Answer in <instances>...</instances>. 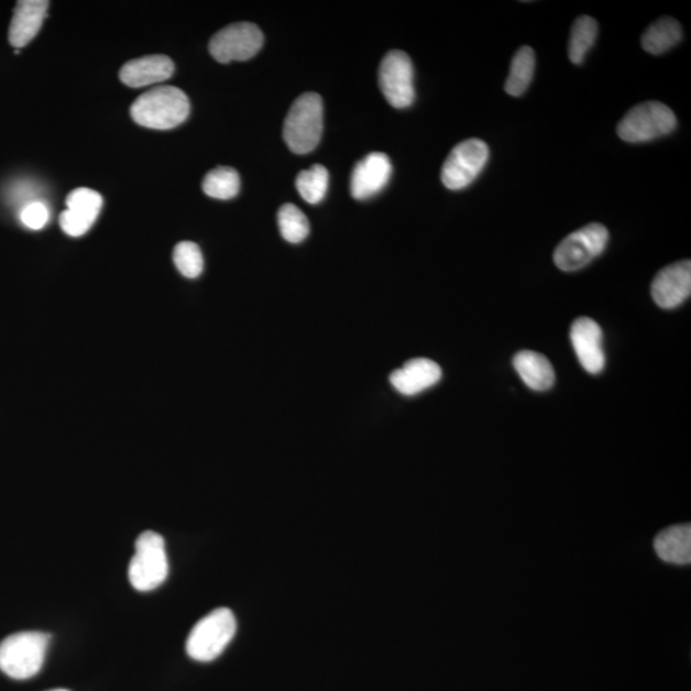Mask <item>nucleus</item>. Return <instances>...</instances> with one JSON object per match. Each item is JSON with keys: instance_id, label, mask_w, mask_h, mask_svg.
Segmentation results:
<instances>
[{"instance_id": "nucleus-9", "label": "nucleus", "mask_w": 691, "mask_h": 691, "mask_svg": "<svg viewBox=\"0 0 691 691\" xmlns=\"http://www.w3.org/2000/svg\"><path fill=\"white\" fill-rule=\"evenodd\" d=\"M264 36L254 23L240 22L217 33L209 43V52L218 62L248 61L262 50Z\"/></svg>"}, {"instance_id": "nucleus-5", "label": "nucleus", "mask_w": 691, "mask_h": 691, "mask_svg": "<svg viewBox=\"0 0 691 691\" xmlns=\"http://www.w3.org/2000/svg\"><path fill=\"white\" fill-rule=\"evenodd\" d=\"M166 541L161 534L147 530L136 540L135 555L129 567V579L139 592H152L168 578Z\"/></svg>"}, {"instance_id": "nucleus-17", "label": "nucleus", "mask_w": 691, "mask_h": 691, "mask_svg": "<svg viewBox=\"0 0 691 691\" xmlns=\"http://www.w3.org/2000/svg\"><path fill=\"white\" fill-rule=\"evenodd\" d=\"M50 2L45 0H21L14 8L10 28V42L14 48H23L42 29Z\"/></svg>"}, {"instance_id": "nucleus-3", "label": "nucleus", "mask_w": 691, "mask_h": 691, "mask_svg": "<svg viewBox=\"0 0 691 691\" xmlns=\"http://www.w3.org/2000/svg\"><path fill=\"white\" fill-rule=\"evenodd\" d=\"M323 100L316 92H306L295 100L287 114L284 138L290 152L308 154L319 144L323 133Z\"/></svg>"}, {"instance_id": "nucleus-23", "label": "nucleus", "mask_w": 691, "mask_h": 691, "mask_svg": "<svg viewBox=\"0 0 691 691\" xmlns=\"http://www.w3.org/2000/svg\"><path fill=\"white\" fill-rule=\"evenodd\" d=\"M241 180L238 171L230 167L211 169L202 180V190L210 198L230 200L240 193Z\"/></svg>"}, {"instance_id": "nucleus-2", "label": "nucleus", "mask_w": 691, "mask_h": 691, "mask_svg": "<svg viewBox=\"0 0 691 691\" xmlns=\"http://www.w3.org/2000/svg\"><path fill=\"white\" fill-rule=\"evenodd\" d=\"M51 635L23 632L7 636L0 643V671L14 680H26L41 672L48 651Z\"/></svg>"}, {"instance_id": "nucleus-21", "label": "nucleus", "mask_w": 691, "mask_h": 691, "mask_svg": "<svg viewBox=\"0 0 691 691\" xmlns=\"http://www.w3.org/2000/svg\"><path fill=\"white\" fill-rule=\"evenodd\" d=\"M534 69H536V54L528 45L522 46L513 58L512 68L505 84L508 96L520 97L528 90Z\"/></svg>"}, {"instance_id": "nucleus-14", "label": "nucleus", "mask_w": 691, "mask_h": 691, "mask_svg": "<svg viewBox=\"0 0 691 691\" xmlns=\"http://www.w3.org/2000/svg\"><path fill=\"white\" fill-rule=\"evenodd\" d=\"M392 164L386 154L372 153L357 164L351 176V194L358 200H366L387 186Z\"/></svg>"}, {"instance_id": "nucleus-8", "label": "nucleus", "mask_w": 691, "mask_h": 691, "mask_svg": "<svg viewBox=\"0 0 691 691\" xmlns=\"http://www.w3.org/2000/svg\"><path fill=\"white\" fill-rule=\"evenodd\" d=\"M490 160V147L484 141L469 139L452 149L443 164L442 183L450 190H462L481 175Z\"/></svg>"}, {"instance_id": "nucleus-4", "label": "nucleus", "mask_w": 691, "mask_h": 691, "mask_svg": "<svg viewBox=\"0 0 691 691\" xmlns=\"http://www.w3.org/2000/svg\"><path fill=\"white\" fill-rule=\"evenodd\" d=\"M238 632V622L229 608L210 612L194 626L186 641L188 657L198 662H211L221 656Z\"/></svg>"}, {"instance_id": "nucleus-1", "label": "nucleus", "mask_w": 691, "mask_h": 691, "mask_svg": "<svg viewBox=\"0 0 691 691\" xmlns=\"http://www.w3.org/2000/svg\"><path fill=\"white\" fill-rule=\"evenodd\" d=\"M130 112L132 120L143 128L171 130L187 120L190 100L176 86H158L140 96Z\"/></svg>"}, {"instance_id": "nucleus-27", "label": "nucleus", "mask_w": 691, "mask_h": 691, "mask_svg": "<svg viewBox=\"0 0 691 691\" xmlns=\"http://www.w3.org/2000/svg\"><path fill=\"white\" fill-rule=\"evenodd\" d=\"M21 221L30 230H42L50 221V210L43 202H30L29 206L22 210Z\"/></svg>"}, {"instance_id": "nucleus-11", "label": "nucleus", "mask_w": 691, "mask_h": 691, "mask_svg": "<svg viewBox=\"0 0 691 691\" xmlns=\"http://www.w3.org/2000/svg\"><path fill=\"white\" fill-rule=\"evenodd\" d=\"M66 206L67 210L59 217L62 230L70 238H80L96 223L103 207V198L91 188H76L67 196Z\"/></svg>"}, {"instance_id": "nucleus-15", "label": "nucleus", "mask_w": 691, "mask_h": 691, "mask_svg": "<svg viewBox=\"0 0 691 691\" xmlns=\"http://www.w3.org/2000/svg\"><path fill=\"white\" fill-rule=\"evenodd\" d=\"M442 380V369L434 360L413 359L390 375L392 386L404 396H415L436 386Z\"/></svg>"}, {"instance_id": "nucleus-19", "label": "nucleus", "mask_w": 691, "mask_h": 691, "mask_svg": "<svg viewBox=\"0 0 691 691\" xmlns=\"http://www.w3.org/2000/svg\"><path fill=\"white\" fill-rule=\"evenodd\" d=\"M514 368L526 386L534 391L544 392L551 390L556 375L553 366L541 353L522 351L514 358Z\"/></svg>"}, {"instance_id": "nucleus-28", "label": "nucleus", "mask_w": 691, "mask_h": 691, "mask_svg": "<svg viewBox=\"0 0 691 691\" xmlns=\"http://www.w3.org/2000/svg\"><path fill=\"white\" fill-rule=\"evenodd\" d=\"M51 691H69V690H66V689H56V690H51Z\"/></svg>"}, {"instance_id": "nucleus-25", "label": "nucleus", "mask_w": 691, "mask_h": 691, "mask_svg": "<svg viewBox=\"0 0 691 691\" xmlns=\"http://www.w3.org/2000/svg\"><path fill=\"white\" fill-rule=\"evenodd\" d=\"M278 226L282 238L290 243H300L310 232L308 218L294 204H286L279 209Z\"/></svg>"}, {"instance_id": "nucleus-13", "label": "nucleus", "mask_w": 691, "mask_h": 691, "mask_svg": "<svg viewBox=\"0 0 691 691\" xmlns=\"http://www.w3.org/2000/svg\"><path fill=\"white\" fill-rule=\"evenodd\" d=\"M570 337L581 366L589 374H600L606 365L600 325L591 318H579L571 326Z\"/></svg>"}, {"instance_id": "nucleus-12", "label": "nucleus", "mask_w": 691, "mask_h": 691, "mask_svg": "<svg viewBox=\"0 0 691 691\" xmlns=\"http://www.w3.org/2000/svg\"><path fill=\"white\" fill-rule=\"evenodd\" d=\"M691 294V263L682 261L666 266L651 284V297L662 309L678 308Z\"/></svg>"}, {"instance_id": "nucleus-26", "label": "nucleus", "mask_w": 691, "mask_h": 691, "mask_svg": "<svg viewBox=\"0 0 691 691\" xmlns=\"http://www.w3.org/2000/svg\"><path fill=\"white\" fill-rule=\"evenodd\" d=\"M173 261L186 278H198L202 273L204 257L200 248L194 242H179L173 251Z\"/></svg>"}, {"instance_id": "nucleus-6", "label": "nucleus", "mask_w": 691, "mask_h": 691, "mask_svg": "<svg viewBox=\"0 0 691 691\" xmlns=\"http://www.w3.org/2000/svg\"><path fill=\"white\" fill-rule=\"evenodd\" d=\"M677 124V116L669 107L658 101H647L625 114L617 125V133L626 143H647L669 135Z\"/></svg>"}, {"instance_id": "nucleus-24", "label": "nucleus", "mask_w": 691, "mask_h": 691, "mask_svg": "<svg viewBox=\"0 0 691 691\" xmlns=\"http://www.w3.org/2000/svg\"><path fill=\"white\" fill-rule=\"evenodd\" d=\"M329 175L323 166H312L310 169L300 172L296 178V187L301 198L309 204H318L325 199L328 190Z\"/></svg>"}, {"instance_id": "nucleus-10", "label": "nucleus", "mask_w": 691, "mask_h": 691, "mask_svg": "<svg viewBox=\"0 0 691 691\" xmlns=\"http://www.w3.org/2000/svg\"><path fill=\"white\" fill-rule=\"evenodd\" d=\"M380 86L392 107L404 109L415 100L414 67L406 53L392 51L380 67Z\"/></svg>"}, {"instance_id": "nucleus-16", "label": "nucleus", "mask_w": 691, "mask_h": 691, "mask_svg": "<svg viewBox=\"0 0 691 691\" xmlns=\"http://www.w3.org/2000/svg\"><path fill=\"white\" fill-rule=\"evenodd\" d=\"M175 73V63L156 54L125 63L120 73L121 81L129 88L139 89L168 80Z\"/></svg>"}, {"instance_id": "nucleus-7", "label": "nucleus", "mask_w": 691, "mask_h": 691, "mask_svg": "<svg viewBox=\"0 0 691 691\" xmlns=\"http://www.w3.org/2000/svg\"><path fill=\"white\" fill-rule=\"evenodd\" d=\"M608 240L606 227L601 223L588 224L561 241L555 251V264L563 272L583 270L603 253Z\"/></svg>"}, {"instance_id": "nucleus-22", "label": "nucleus", "mask_w": 691, "mask_h": 691, "mask_svg": "<svg viewBox=\"0 0 691 691\" xmlns=\"http://www.w3.org/2000/svg\"><path fill=\"white\" fill-rule=\"evenodd\" d=\"M599 35V23L589 15H580L572 25L569 42V58L574 65L585 59Z\"/></svg>"}, {"instance_id": "nucleus-18", "label": "nucleus", "mask_w": 691, "mask_h": 691, "mask_svg": "<svg viewBox=\"0 0 691 691\" xmlns=\"http://www.w3.org/2000/svg\"><path fill=\"white\" fill-rule=\"evenodd\" d=\"M655 549L662 561L687 567L691 562L690 524L674 525L659 533L655 539Z\"/></svg>"}, {"instance_id": "nucleus-20", "label": "nucleus", "mask_w": 691, "mask_h": 691, "mask_svg": "<svg viewBox=\"0 0 691 691\" xmlns=\"http://www.w3.org/2000/svg\"><path fill=\"white\" fill-rule=\"evenodd\" d=\"M682 39L680 23L671 18H663L651 25L641 37L643 50L659 56L673 48Z\"/></svg>"}]
</instances>
